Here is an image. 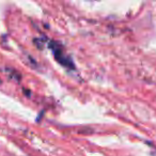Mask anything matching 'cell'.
Returning <instances> with one entry per match:
<instances>
[]
</instances>
